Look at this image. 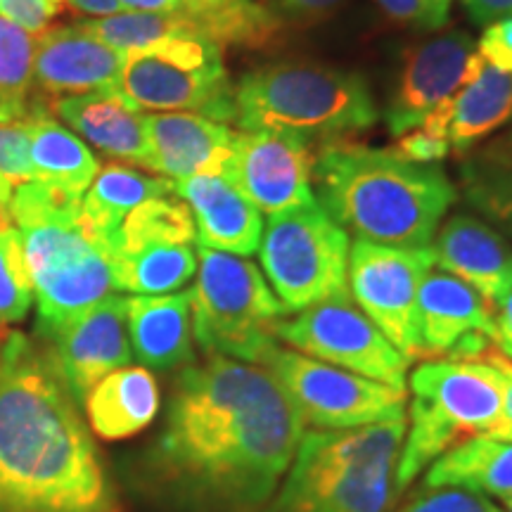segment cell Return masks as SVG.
Segmentation results:
<instances>
[{
	"label": "cell",
	"instance_id": "21",
	"mask_svg": "<svg viewBox=\"0 0 512 512\" xmlns=\"http://www.w3.org/2000/svg\"><path fill=\"white\" fill-rule=\"evenodd\" d=\"M174 192L188 204L200 247L235 256L259 252L264 219L247 197L223 176L204 174L174 181Z\"/></svg>",
	"mask_w": 512,
	"mask_h": 512
},
{
	"label": "cell",
	"instance_id": "17",
	"mask_svg": "<svg viewBox=\"0 0 512 512\" xmlns=\"http://www.w3.org/2000/svg\"><path fill=\"white\" fill-rule=\"evenodd\" d=\"M43 342L50 347L69 394L76 403H81L102 377L128 366L131 361L126 297L117 292L110 294Z\"/></svg>",
	"mask_w": 512,
	"mask_h": 512
},
{
	"label": "cell",
	"instance_id": "45",
	"mask_svg": "<svg viewBox=\"0 0 512 512\" xmlns=\"http://www.w3.org/2000/svg\"><path fill=\"white\" fill-rule=\"evenodd\" d=\"M12 190H15V185H12L10 181H5V178L0 176V204H10Z\"/></svg>",
	"mask_w": 512,
	"mask_h": 512
},
{
	"label": "cell",
	"instance_id": "42",
	"mask_svg": "<svg viewBox=\"0 0 512 512\" xmlns=\"http://www.w3.org/2000/svg\"><path fill=\"white\" fill-rule=\"evenodd\" d=\"M477 159V162L491 164V166H501V169H510L512 171V126L505 128L501 136L491 138L484 147H479L477 152H470V155Z\"/></svg>",
	"mask_w": 512,
	"mask_h": 512
},
{
	"label": "cell",
	"instance_id": "8",
	"mask_svg": "<svg viewBox=\"0 0 512 512\" xmlns=\"http://www.w3.org/2000/svg\"><path fill=\"white\" fill-rule=\"evenodd\" d=\"M190 297L192 335L209 356L261 363L278 344L275 325L287 311L252 261L200 247Z\"/></svg>",
	"mask_w": 512,
	"mask_h": 512
},
{
	"label": "cell",
	"instance_id": "48",
	"mask_svg": "<svg viewBox=\"0 0 512 512\" xmlns=\"http://www.w3.org/2000/svg\"><path fill=\"white\" fill-rule=\"evenodd\" d=\"M501 351H503V354H505V356H508V358H510V361H512V347H510V349H501Z\"/></svg>",
	"mask_w": 512,
	"mask_h": 512
},
{
	"label": "cell",
	"instance_id": "5",
	"mask_svg": "<svg viewBox=\"0 0 512 512\" xmlns=\"http://www.w3.org/2000/svg\"><path fill=\"white\" fill-rule=\"evenodd\" d=\"M377 114L361 74L323 62H268L235 83L240 131H280L325 143L366 131Z\"/></svg>",
	"mask_w": 512,
	"mask_h": 512
},
{
	"label": "cell",
	"instance_id": "23",
	"mask_svg": "<svg viewBox=\"0 0 512 512\" xmlns=\"http://www.w3.org/2000/svg\"><path fill=\"white\" fill-rule=\"evenodd\" d=\"M126 332L145 368H188L195 358L190 290L126 297Z\"/></svg>",
	"mask_w": 512,
	"mask_h": 512
},
{
	"label": "cell",
	"instance_id": "11",
	"mask_svg": "<svg viewBox=\"0 0 512 512\" xmlns=\"http://www.w3.org/2000/svg\"><path fill=\"white\" fill-rule=\"evenodd\" d=\"M437 266L432 247L401 249L356 238L349 249V294L406 361H422L418 292Z\"/></svg>",
	"mask_w": 512,
	"mask_h": 512
},
{
	"label": "cell",
	"instance_id": "3",
	"mask_svg": "<svg viewBox=\"0 0 512 512\" xmlns=\"http://www.w3.org/2000/svg\"><path fill=\"white\" fill-rule=\"evenodd\" d=\"M316 200L330 219L377 245L432 247L458 190L439 164H415L351 138L325 140L313 159Z\"/></svg>",
	"mask_w": 512,
	"mask_h": 512
},
{
	"label": "cell",
	"instance_id": "14",
	"mask_svg": "<svg viewBox=\"0 0 512 512\" xmlns=\"http://www.w3.org/2000/svg\"><path fill=\"white\" fill-rule=\"evenodd\" d=\"M477 43L467 31L451 29L425 38L403 53L394 91L384 107V124L394 138L415 131L444 102L465 88L467 64Z\"/></svg>",
	"mask_w": 512,
	"mask_h": 512
},
{
	"label": "cell",
	"instance_id": "43",
	"mask_svg": "<svg viewBox=\"0 0 512 512\" xmlns=\"http://www.w3.org/2000/svg\"><path fill=\"white\" fill-rule=\"evenodd\" d=\"M64 3H67L76 15H86L91 19L112 17L126 10L119 0H64Z\"/></svg>",
	"mask_w": 512,
	"mask_h": 512
},
{
	"label": "cell",
	"instance_id": "27",
	"mask_svg": "<svg viewBox=\"0 0 512 512\" xmlns=\"http://www.w3.org/2000/svg\"><path fill=\"white\" fill-rule=\"evenodd\" d=\"M27 124L31 140V164H34V181L53 185L69 195L83 197L91 188L100 162L88 150V145L60 124L53 114L22 119Z\"/></svg>",
	"mask_w": 512,
	"mask_h": 512
},
{
	"label": "cell",
	"instance_id": "25",
	"mask_svg": "<svg viewBox=\"0 0 512 512\" xmlns=\"http://www.w3.org/2000/svg\"><path fill=\"white\" fill-rule=\"evenodd\" d=\"M91 430L100 439L136 437L159 411V384L147 368L124 366L105 375L83 399Z\"/></svg>",
	"mask_w": 512,
	"mask_h": 512
},
{
	"label": "cell",
	"instance_id": "6",
	"mask_svg": "<svg viewBox=\"0 0 512 512\" xmlns=\"http://www.w3.org/2000/svg\"><path fill=\"white\" fill-rule=\"evenodd\" d=\"M406 418L304 432L273 512H384L394 496Z\"/></svg>",
	"mask_w": 512,
	"mask_h": 512
},
{
	"label": "cell",
	"instance_id": "26",
	"mask_svg": "<svg viewBox=\"0 0 512 512\" xmlns=\"http://www.w3.org/2000/svg\"><path fill=\"white\" fill-rule=\"evenodd\" d=\"M427 489H465L472 494L512 496V441L479 434L448 448L430 465Z\"/></svg>",
	"mask_w": 512,
	"mask_h": 512
},
{
	"label": "cell",
	"instance_id": "7",
	"mask_svg": "<svg viewBox=\"0 0 512 512\" xmlns=\"http://www.w3.org/2000/svg\"><path fill=\"white\" fill-rule=\"evenodd\" d=\"M411 420L403 434L394 494L460 441L496 430L503 392L496 370L484 361H422L411 380Z\"/></svg>",
	"mask_w": 512,
	"mask_h": 512
},
{
	"label": "cell",
	"instance_id": "15",
	"mask_svg": "<svg viewBox=\"0 0 512 512\" xmlns=\"http://www.w3.org/2000/svg\"><path fill=\"white\" fill-rule=\"evenodd\" d=\"M126 53L83 31L57 24L36 38L34 95L27 117L50 114L48 105L64 95L119 93Z\"/></svg>",
	"mask_w": 512,
	"mask_h": 512
},
{
	"label": "cell",
	"instance_id": "18",
	"mask_svg": "<svg viewBox=\"0 0 512 512\" xmlns=\"http://www.w3.org/2000/svg\"><path fill=\"white\" fill-rule=\"evenodd\" d=\"M147 169L169 181L216 174L226 169L235 131L221 121L192 112L145 114Z\"/></svg>",
	"mask_w": 512,
	"mask_h": 512
},
{
	"label": "cell",
	"instance_id": "10",
	"mask_svg": "<svg viewBox=\"0 0 512 512\" xmlns=\"http://www.w3.org/2000/svg\"><path fill=\"white\" fill-rule=\"evenodd\" d=\"M259 366L280 382L304 425L313 430H356L403 418L406 389L368 380L280 344L266 351Z\"/></svg>",
	"mask_w": 512,
	"mask_h": 512
},
{
	"label": "cell",
	"instance_id": "32",
	"mask_svg": "<svg viewBox=\"0 0 512 512\" xmlns=\"http://www.w3.org/2000/svg\"><path fill=\"white\" fill-rule=\"evenodd\" d=\"M458 174L463 200L512 242V171L463 157Z\"/></svg>",
	"mask_w": 512,
	"mask_h": 512
},
{
	"label": "cell",
	"instance_id": "41",
	"mask_svg": "<svg viewBox=\"0 0 512 512\" xmlns=\"http://www.w3.org/2000/svg\"><path fill=\"white\" fill-rule=\"evenodd\" d=\"M472 24L489 27L498 19L512 17V0H460Z\"/></svg>",
	"mask_w": 512,
	"mask_h": 512
},
{
	"label": "cell",
	"instance_id": "20",
	"mask_svg": "<svg viewBox=\"0 0 512 512\" xmlns=\"http://www.w3.org/2000/svg\"><path fill=\"white\" fill-rule=\"evenodd\" d=\"M434 264L498 306L512 292V242L472 214L451 216L432 242Z\"/></svg>",
	"mask_w": 512,
	"mask_h": 512
},
{
	"label": "cell",
	"instance_id": "34",
	"mask_svg": "<svg viewBox=\"0 0 512 512\" xmlns=\"http://www.w3.org/2000/svg\"><path fill=\"white\" fill-rule=\"evenodd\" d=\"M389 22L415 31H439L448 24L453 0H375Z\"/></svg>",
	"mask_w": 512,
	"mask_h": 512
},
{
	"label": "cell",
	"instance_id": "13",
	"mask_svg": "<svg viewBox=\"0 0 512 512\" xmlns=\"http://www.w3.org/2000/svg\"><path fill=\"white\" fill-rule=\"evenodd\" d=\"M311 140L280 131H235L223 178L268 216L316 204Z\"/></svg>",
	"mask_w": 512,
	"mask_h": 512
},
{
	"label": "cell",
	"instance_id": "31",
	"mask_svg": "<svg viewBox=\"0 0 512 512\" xmlns=\"http://www.w3.org/2000/svg\"><path fill=\"white\" fill-rule=\"evenodd\" d=\"M36 36L0 17V112L8 121L27 119L34 95Z\"/></svg>",
	"mask_w": 512,
	"mask_h": 512
},
{
	"label": "cell",
	"instance_id": "39",
	"mask_svg": "<svg viewBox=\"0 0 512 512\" xmlns=\"http://www.w3.org/2000/svg\"><path fill=\"white\" fill-rule=\"evenodd\" d=\"M389 150L415 164H439L451 155V143L446 138H437L422 128H415V131L396 138L394 147H389Z\"/></svg>",
	"mask_w": 512,
	"mask_h": 512
},
{
	"label": "cell",
	"instance_id": "46",
	"mask_svg": "<svg viewBox=\"0 0 512 512\" xmlns=\"http://www.w3.org/2000/svg\"><path fill=\"white\" fill-rule=\"evenodd\" d=\"M8 226H12L10 209H8V204H0V228H8Z\"/></svg>",
	"mask_w": 512,
	"mask_h": 512
},
{
	"label": "cell",
	"instance_id": "36",
	"mask_svg": "<svg viewBox=\"0 0 512 512\" xmlns=\"http://www.w3.org/2000/svg\"><path fill=\"white\" fill-rule=\"evenodd\" d=\"M401 512H503L489 496L465 489H425Z\"/></svg>",
	"mask_w": 512,
	"mask_h": 512
},
{
	"label": "cell",
	"instance_id": "2",
	"mask_svg": "<svg viewBox=\"0 0 512 512\" xmlns=\"http://www.w3.org/2000/svg\"><path fill=\"white\" fill-rule=\"evenodd\" d=\"M0 512H114L79 403L43 339L0 344Z\"/></svg>",
	"mask_w": 512,
	"mask_h": 512
},
{
	"label": "cell",
	"instance_id": "9",
	"mask_svg": "<svg viewBox=\"0 0 512 512\" xmlns=\"http://www.w3.org/2000/svg\"><path fill=\"white\" fill-rule=\"evenodd\" d=\"M349 233L320 204L268 216L259 256L287 313L349 299Z\"/></svg>",
	"mask_w": 512,
	"mask_h": 512
},
{
	"label": "cell",
	"instance_id": "28",
	"mask_svg": "<svg viewBox=\"0 0 512 512\" xmlns=\"http://www.w3.org/2000/svg\"><path fill=\"white\" fill-rule=\"evenodd\" d=\"M512 119V72L484 64L470 86H465L451 105L448 143L456 155H470L479 140L489 138Z\"/></svg>",
	"mask_w": 512,
	"mask_h": 512
},
{
	"label": "cell",
	"instance_id": "4",
	"mask_svg": "<svg viewBox=\"0 0 512 512\" xmlns=\"http://www.w3.org/2000/svg\"><path fill=\"white\" fill-rule=\"evenodd\" d=\"M81 200L41 181L12 190L8 209L34 285L38 339H50L69 320L117 292L114 256L83 228Z\"/></svg>",
	"mask_w": 512,
	"mask_h": 512
},
{
	"label": "cell",
	"instance_id": "22",
	"mask_svg": "<svg viewBox=\"0 0 512 512\" xmlns=\"http://www.w3.org/2000/svg\"><path fill=\"white\" fill-rule=\"evenodd\" d=\"M48 110L105 157L147 169L150 147L145 114L121 98V93L64 95L50 102Z\"/></svg>",
	"mask_w": 512,
	"mask_h": 512
},
{
	"label": "cell",
	"instance_id": "35",
	"mask_svg": "<svg viewBox=\"0 0 512 512\" xmlns=\"http://www.w3.org/2000/svg\"><path fill=\"white\" fill-rule=\"evenodd\" d=\"M0 176L12 185L34 181L31 140L24 121L0 124Z\"/></svg>",
	"mask_w": 512,
	"mask_h": 512
},
{
	"label": "cell",
	"instance_id": "29",
	"mask_svg": "<svg viewBox=\"0 0 512 512\" xmlns=\"http://www.w3.org/2000/svg\"><path fill=\"white\" fill-rule=\"evenodd\" d=\"M197 273V252L190 245H147L114 256L117 292L171 294Z\"/></svg>",
	"mask_w": 512,
	"mask_h": 512
},
{
	"label": "cell",
	"instance_id": "49",
	"mask_svg": "<svg viewBox=\"0 0 512 512\" xmlns=\"http://www.w3.org/2000/svg\"><path fill=\"white\" fill-rule=\"evenodd\" d=\"M0 124H10V121L5 119V114H3V112H0Z\"/></svg>",
	"mask_w": 512,
	"mask_h": 512
},
{
	"label": "cell",
	"instance_id": "30",
	"mask_svg": "<svg viewBox=\"0 0 512 512\" xmlns=\"http://www.w3.org/2000/svg\"><path fill=\"white\" fill-rule=\"evenodd\" d=\"M195 221L178 195L155 197L131 211L121 223L114 256L147 245H192Z\"/></svg>",
	"mask_w": 512,
	"mask_h": 512
},
{
	"label": "cell",
	"instance_id": "19",
	"mask_svg": "<svg viewBox=\"0 0 512 512\" xmlns=\"http://www.w3.org/2000/svg\"><path fill=\"white\" fill-rule=\"evenodd\" d=\"M422 361H441L465 339L486 335L498 339L496 306L475 287L434 266L418 292Z\"/></svg>",
	"mask_w": 512,
	"mask_h": 512
},
{
	"label": "cell",
	"instance_id": "12",
	"mask_svg": "<svg viewBox=\"0 0 512 512\" xmlns=\"http://www.w3.org/2000/svg\"><path fill=\"white\" fill-rule=\"evenodd\" d=\"M275 337L299 354L368 380L406 389L408 361L380 328L349 299H330L283 318Z\"/></svg>",
	"mask_w": 512,
	"mask_h": 512
},
{
	"label": "cell",
	"instance_id": "1",
	"mask_svg": "<svg viewBox=\"0 0 512 512\" xmlns=\"http://www.w3.org/2000/svg\"><path fill=\"white\" fill-rule=\"evenodd\" d=\"M304 427L299 408L264 366L209 356L178 375L159 456L200 494L254 510L290 470Z\"/></svg>",
	"mask_w": 512,
	"mask_h": 512
},
{
	"label": "cell",
	"instance_id": "24",
	"mask_svg": "<svg viewBox=\"0 0 512 512\" xmlns=\"http://www.w3.org/2000/svg\"><path fill=\"white\" fill-rule=\"evenodd\" d=\"M166 195H176L174 181L169 178L145 174V171L133 169L131 164H102L91 188L83 195L79 219L83 228L114 256L119 228L126 216L143 202Z\"/></svg>",
	"mask_w": 512,
	"mask_h": 512
},
{
	"label": "cell",
	"instance_id": "50",
	"mask_svg": "<svg viewBox=\"0 0 512 512\" xmlns=\"http://www.w3.org/2000/svg\"><path fill=\"white\" fill-rule=\"evenodd\" d=\"M0 344H3V339H0Z\"/></svg>",
	"mask_w": 512,
	"mask_h": 512
},
{
	"label": "cell",
	"instance_id": "37",
	"mask_svg": "<svg viewBox=\"0 0 512 512\" xmlns=\"http://www.w3.org/2000/svg\"><path fill=\"white\" fill-rule=\"evenodd\" d=\"M64 10V0H0V17L41 36Z\"/></svg>",
	"mask_w": 512,
	"mask_h": 512
},
{
	"label": "cell",
	"instance_id": "33",
	"mask_svg": "<svg viewBox=\"0 0 512 512\" xmlns=\"http://www.w3.org/2000/svg\"><path fill=\"white\" fill-rule=\"evenodd\" d=\"M34 304V285L24 261L22 238L15 226L0 228V325L27 318Z\"/></svg>",
	"mask_w": 512,
	"mask_h": 512
},
{
	"label": "cell",
	"instance_id": "16",
	"mask_svg": "<svg viewBox=\"0 0 512 512\" xmlns=\"http://www.w3.org/2000/svg\"><path fill=\"white\" fill-rule=\"evenodd\" d=\"M119 93L140 112H192L235 124V86L226 69H188L150 53H128Z\"/></svg>",
	"mask_w": 512,
	"mask_h": 512
},
{
	"label": "cell",
	"instance_id": "40",
	"mask_svg": "<svg viewBox=\"0 0 512 512\" xmlns=\"http://www.w3.org/2000/svg\"><path fill=\"white\" fill-rule=\"evenodd\" d=\"M477 53L498 72H512V17L498 19L484 29Z\"/></svg>",
	"mask_w": 512,
	"mask_h": 512
},
{
	"label": "cell",
	"instance_id": "44",
	"mask_svg": "<svg viewBox=\"0 0 512 512\" xmlns=\"http://www.w3.org/2000/svg\"><path fill=\"white\" fill-rule=\"evenodd\" d=\"M496 332L498 349L512 347V292L496 306Z\"/></svg>",
	"mask_w": 512,
	"mask_h": 512
},
{
	"label": "cell",
	"instance_id": "38",
	"mask_svg": "<svg viewBox=\"0 0 512 512\" xmlns=\"http://www.w3.org/2000/svg\"><path fill=\"white\" fill-rule=\"evenodd\" d=\"M275 15L292 27H313V24L325 22L342 8L344 0H264Z\"/></svg>",
	"mask_w": 512,
	"mask_h": 512
},
{
	"label": "cell",
	"instance_id": "47",
	"mask_svg": "<svg viewBox=\"0 0 512 512\" xmlns=\"http://www.w3.org/2000/svg\"><path fill=\"white\" fill-rule=\"evenodd\" d=\"M503 512H512V496L503 498Z\"/></svg>",
	"mask_w": 512,
	"mask_h": 512
}]
</instances>
